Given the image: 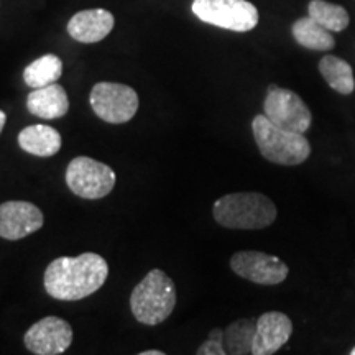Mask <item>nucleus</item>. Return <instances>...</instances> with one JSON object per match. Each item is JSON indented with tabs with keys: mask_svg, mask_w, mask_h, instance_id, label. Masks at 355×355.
Returning <instances> with one entry per match:
<instances>
[{
	"mask_svg": "<svg viewBox=\"0 0 355 355\" xmlns=\"http://www.w3.org/2000/svg\"><path fill=\"white\" fill-rule=\"evenodd\" d=\"M109 277L104 257L86 252L78 257H60L44 270L43 285L51 298L79 301L94 295Z\"/></svg>",
	"mask_w": 355,
	"mask_h": 355,
	"instance_id": "obj_1",
	"label": "nucleus"
},
{
	"mask_svg": "<svg viewBox=\"0 0 355 355\" xmlns=\"http://www.w3.org/2000/svg\"><path fill=\"white\" fill-rule=\"evenodd\" d=\"M277 206L261 193H230L217 199L212 216L220 227L257 230L277 220Z\"/></svg>",
	"mask_w": 355,
	"mask_h": 355,
	"instance_id": "obj_2",
	"label": "nucleus"
},
{
	"mask_svg": "<svg viewBox=\"0 0 355 355\" xmlns=\"http://www.w3.org/2000/svg\"><path fill=\"white\" fill-rule=\"evenodd\" d=\"M176 286L159 268H153L133 288L130 309L133 318L145 326H157L171 316L176 306Z\"/></svg>",
	"mask_w": 355,
	"mask_h": 355,
	"instance_id": "obj_3",
	"label": "nucleus"
},
{
	"mask_svg": "<svg viewBox=\"0 0 355 355\" xmlns=\"http://www.w3.org/2000/svg\"><path fill=\"white\" fill-rule=\"evenodd\" d=\"M252 132L261 157L275 165L296 166L309 158L311 145L304 133L279 128L265 115H257L254 119Z\"/></svg>",
	"mask_w": 355,
	"mask_h": 355,
	"instance_id": "obj_4",
	"label": "nucleus"
},
{
	"mask_svg": "<svg viewBox=\"0 0 355 355\" xmlns=\"http://www.w3.org/2000/svg\"><path fill=\"white\" fill-rule=\"evenodd\" d=\"M191 10L204 24L232 32H250L259 25V10L248 0H193Z\"/></svg>",
	"mask_w": 355,
	"mask_h": 355,
	"instance_id": "obj_5",
	"label": "nucleus"
},
{
	"mask_svg": "<svg viewBox=\"0 0 355 355\" xmlns=\"http://www.w3.org/2000/svg\"><path fill=\"white\" fill-rule=\"evenodd\" d=\"M115 171L105 163L89 157H76L66 168V184L78 198L96 201L112 193Z\"/></svg>",
	"mask_w": 355,
	"mask_h": 355,
	"instance_id": "obj_6",
	"label": "nucleus"
},
{
	"mask_svg": "<svg viewBox=\"0 0 355 355\" xmlns=\"http://www.w3.org/2000/svg\"><path fill=\"white\" fill-rule=\"evenodd\" d=\"M89 102L97 117L107 123H125L139 110L135 89L119 83H97L92 87Z\"/></svg>",
	"mask_w": 355,
	"mask_h": 355,
	"instance_id": "obj_7",
	"label": "nucleus"
},
{
	"mask_svg": "<svg viewBox=\"0 0 355 355\" xmlns=\"http://www.w3.org/2000/svg\"><path fill=\"white\" fill-rule=\"evenodd\" d=\"M263 112L265 117L277 127L296 133L308 132L313 122V115L306 102L296 92L278 87L275 84L268 86Z\"/></svg>",
	"mask_w": 355,
	"mask_h": 355,
	"instance_id": "obj_8",
	"label": "nucleus"
},
{
	"mask_svg": "<svg viewBox=\"0 0 355 355\" xmlns=\"http://www.w3.org/2000/svg\"><path fill=\"white\" fill-rule=\"evenodd\" d=\"M230 268L235 275L257 285H279L288 278L290 268L278 257L257 250H242L232 255Z\"/></svg>",
	"mask_w": 355,
	"mask_h": 355,
	"instance_id": "obj_9",
	"label": "nucleus"
},
{
	"mask_svg": "<svg viewBox=\"0 0 355 355\" xmlns=\"http://www.w3.org/2000/svg\"><path fill=\"white\" fill-rule=\"evenodd\" d=\"M24 343L35 355H60L73 344V327L64 319L46 316L25 332Z\"/></svg>",
	"mask_w": 355,
	"mask_h": 355,
	"instance_id": "obj_10",
	"label": "nucleus"
},
{
	"mask_svg": "<svg viewBox=\"0 0 355 355\" xmlns=\"http://www.w3.org/2000/svg\"><path fill=\"white\" fill-rule=\"evenodd\" d=\"M43 212L28 201H7L0 204V237L21 241L43 227Z\"/></svg>",
	"mask_w": 355,
	"mask_h": 355,
	"instance_id": "obj_11",
	"label": "nucleus"
},
{
	"mask_svg": "<svg viewBox=\"0 0 355 355\" xmlns=\"http://www.w3.org/2000/svg\"><path fill=\"white\" fill-rule=\"evenodd\" d=\"M293 334V322L286 314L270 311L257 319L252 355H273L285 345Z\"/></svg>",
	"mask_w": 355,
	"mask_h": 355,
	"instance_id": "obj_12",
	"label": "nucleus"
},
{
	"mask_svg": "<svg viewBox=\"0 0 355 355\" xmlns=\"http://www.w3.org/2000/svg\"><path fill=\"white\" fill-rule=\"evenodd\" d=\"M115 25L114 15L104 8L81 10L71 17L68 33L79 43H97L112 32Z\"/></svg>",
	"mask_w": 355,
	"mask_h": 355,
	"instance_id": "obj_13",
	"label": "nucleus"
},
{
	"mask_svg": "<svg viewBox=\"0 0 355 355\" xmlns=\"http://www.w3.org/2000/svg\"><path fill=\"white\" fill-rule=\"evenodd\" d=\"M26 109L35 117L46 119H61L68 114L69 99L64 87L60 84H50L46 87L33 89L26 97Z\"/></svg>",
	"mask_w": 355,
	"mask_h": 355,
	"instance_id": "obj_14",
	"label": "nucleus"
},
{
	"mask_svg": "<svg viewBox=\"0 0 355 355\" xmlns=\"http://www.w3.org/2000/svg\"><path fill=\"white\" fill-rule=\"evenodd\" d=\"M19 145L24 152L33 157L48 158L60 152L63 139L56 128L37 123V125L25 127L19 133Z\"/></svg>",
	"mask_w": 355,
	"mask_h": 355,
	"instance_id": "obj_15",
	"label": "nucleus"
},
{
	"mask_svg": "<svg viewBox=\"0 0 355 355\" xmlns=\"http://www.w3.org/2000/svg\"><path fill=\"white\" fill-rule=\"evenodd\" d=\"M293 38L303 48L314 51H331L336 46V40L329 30H326L311 17L296 20L291 28Z\"/></svg>",
	"mask_w": 355,
	"mask_h": 355,
	"instance_id": "obj_16",
	"label": "nucleus"
},
{
	"mask_svg": "<svg viewBox=\"0 0 355 355\" xmlns=\"http://www.w3.org/2000/svg\"><path fill=\"white\" fill-rule=\"evenodd\" d=\"M319 73L336 92L349 96L355 91L354 71L347 61L339 56L326 55L319 61Z\"/></svg>",
	"mask_w": 355,
	"mask_h": 355,
	"instance_id": "obj_17",
	"label": "nucleus"
},
{
	"mask_svg": "<svg viewBox=\"0 0 355 355\" xmlns=\"http://www.w3.org/2000/svg\"><path fill=\"white\" fill-rule=\"evenodd\" d=\"M257 319L243 318L224 329V347L229 355H248L254 347Z\"/></svg>",
	"mask_w": 355,
	"mask_h": 355,
	"instance_id": "obj_18",
	"label": "nucleus"
},
{
	"mask_svg": "<svg viewBox=\"0 0 355 355\" xmlns=\"http://www.w3.org/2000/svg\"><path fill=\"white\" fill-rule=\"evenodd\" d=\"M61 74H63V61L56 55H44L26 66L24 81L28 87L40 89L55 84Z\"/></svg>",
	"mask_w": 355,
	"mask_h": 355,
	"instance_id": "obj_19",
	"label": "nucleus"
},
{
	"mask_svg": "<svg viewBox=\"0 0 355 355\" xmlns=\"http://www.w3.org/2000/svg\"><path fill=\"white\" fill-rule=\"evenodd\" d=\"M308 12L311 19L329 32H344L349 26V12L344 7L329 3L326 0H311Z\"/></svg>",
	"mask_w": 355,
	"mask_h": 355,
	"instance_id": "obj_20",
	"label": "nucleus"
},
{
	"mask_svg": "<svg viewBox=\"0 0 355 355\" xmlns=\"http://www.w3.org/2000/svg\"><path fill=\"white\" fill-rule=\"evenodd\" d=\"M196 355H229L224 347V331L212 329L209 337L199 345Z\"/></svg>",
	"mask_w": 355,
	"mask_h": 355,
	"instance_id": "obj_21",
	"label": "nucleus"
},
{
	"mask_svg": "<svg viewBox=\"0 0 355 355\" xmlns=\"http://www.w3.org/2000/svg\"><path fill=\"white\" fill-rule=\"evenodd\" d=\"M6 122H7V115L3 110H0V133H2L3 127H6Z\"/></svg>",
	"mask_w": 355,
	"mask_h": 355,
	"instance_id": "obj_22",
	"label": "nucleus"
},
{
	"mask_svg": "<svg viewBox=\"0 0 355 355\" xmlns=\"http://www.w3.org/2000/svg\"><path fill=\"white\" fill-rule=\"evenodd\" d=\"M137 355H166V354L162 352V350H145V352H140Z\"/></svg>",
	"mask_w": 355,
	"mask_h": 355,
	"instance_id": "obj_23",
	"label": "nucleus"
},
{
	"mask_svg": "<svg viewBox=\"0 0 355 355\" xmlns=\"http://www.w3.org/2000/svg\"><path fill=\"white\" fill-rule=\"evenodd\" d=\"M350 355H355V347L352 349V352H350Z\"/></svg>",
	"mask_w": 355,
	"mask_h": 355,
	"instance_id": "obj_24",
	"label": "nucleus"
}]
</instances>
